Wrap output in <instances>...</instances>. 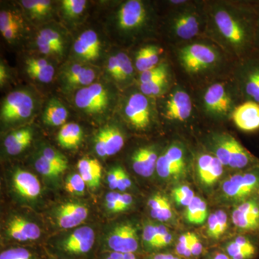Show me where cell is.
Wrapping results in <instances>:
<instances>
[{
    "mask_svg": "<svg viewBox=\"0 0 259 259\" xmlns=\"http://www.w3.org/2000/svg\"><path fill=\"white\" fill-rule=\"evenodd\" d=\"M205 37L236 61L253 54L259 2H205Z\"/></svg>",
    "mask_w": 259,
    "mask_h": 259,
    "instance_id": "6da1fadb",
    "label": "cell"
},
{
    "mask_svg": "<svg viewBox=\"0 0 259 259\" xmlns=\"http://www.w3.org/2000/svg\"><path fill=\"white\" fill-rule=\"evenodd\" d=\"M176 58L189 77L207 83L220 79L230 57L209 39L199 38L177 45Z\"/></svg>",
    "mask_w": 259,
    "mask_h": 259,
    "instance_id": "7a4b0ae2",
    "label": "cell"
},
{
    "mask_svg": "<svg viewBox=\"0 0 259 259\" xmlns=\"http://www.w3.org/2000/svg\"><path fill=\"white\" fill-rule=\"evenodd\" d=\"M243 102L231 77L205 83L197 100L201 112L215 121L231 120L233 112Z\"/></svg>",
    "mask_w": 259,
    "mask_h": 259,
    "instance_id": "3957f363",
    "label": "cell"
},
{
    "mask_svg": "<svg viewBox=\"0 0 259 259\" xmlns=\"http://www.w3.org/2000/svg\"><path fill=\"white\" fill-rule=\"evenodd\" d=\"M168 19V32L177 45L197 40L206 35L205 2L187 1L173 7Z\"/></svg>",
    "mask_w": 259,
    "mask_h": 259,
    "instance_id": "277c9868",
    "label": "cell"
},
{
    "mask_svg": "<svg viewBox=\"0 0 259 259\" xmlns=\"http://www.w3.org/2000/svg\"><path fill=\"white\" fill-rule=\"evenodd\" d=\"M207 145L210 153L217 157L224 166L245 170L259 163L258 158L228 133H212L207 139Z\"/></svg>",
    "mask_w": 259,
    "mask_h": 259,
    "instance_id": "5b68a950",
    "label": "cell"
},
{
    "mask_svg": "<svg viewBox=\"0 0 259 259\" xmlns=\"http://www.w3.org/2000/svg\"><path fill=\"white\" fill-rule=\"evenodd\" d=\"M259 194V163L235 174L223 181V200L237 204Z\"/></svg>",
    "mask_w": 259,
    "mask_h": 259,
    "instance_id": "8992f818",
    "label": "cell"
},
{
    "mask_svg": "<svg viewBox=\"0 0 259 259\" xmlns=\"http://www.w3.org/2000/svg\"><path fill=\"white\" fill-rule=\"evenodd\" d=\"M231 78L243 102L252 101L259 105V54L253 53L242 60L236 61Z\"/></svg>",
    "mask_w": 259,
    "mask_h": 259,
    "instance_id": "52a82bcc",
    "label": "cell"
},
{
    "mask_svg": "<svg viewBox=\"0 0 259 259\" xmlns=\"http://www.w3.org/2000/svg\"><path fill=\"white\" fill-rule=\"evenodd\" d=\"M192 97L183 87L176 84L166 94L162 103V115L167 120L175 123L188 122L194 115Z\"/></svg>",
    "mask_w": 259,
    "mask_h": 259,
    "instance_id": "ba28073f",
    "label": "cell"
},
{
    "mask_svg": "<svg viewBox=\"0 0 259 259\" xmlns=\"http://www.w3.org/2000/svg\"><path fill=\"white\" fill-rule=\"evenodd\" d=\"M119 28L127 33H138L149 23L151 12L148 5L140 0H128L121 5L117 15Z\"/></svg>",
    "mask_w": 259,
    "mask_h": 259,
    "instance_id": "9c48e42d",
    "label": "cell"
},
{
    "mask_svg": "<svg viewBox=\"0 0 259 259\" xmlns=\"http://www.w3.org/2000/svg\"><path fill=\"white\" fill-rule=\"evenodd\" d=\"M187 158L185 146L180 141L172 143L158 157L156 170L158 176L163 179L182 176L187 168Z\"/></svg>",
    "mask_w": 259,
    "mask_h": 259,
    "instance_id": "30bf717a",
    "label": "cell"
},
{
    "mask_svg": "<svg viewBox=\"0 0 259 259\" xmlns=\"http://www.w3.org/2000/svg\"><path fill=\"white\" fill-rule=\"evenodd\" d=\"M154 113L150 97L141 92L131 94L127 97L124 106V114L127 122L134 128L141 131L147 129L152 123Z\"/></svg>",
    "mask_w": 259,
    "mask_h": 259,
    "instance_id": "8fae6325",
    "label": "cell"
},
{
    "mask_svg": "<svg viewBox=\"0 0 259 259\" xmlns=\"http://www.w3.org/2000/svg\"><path fill=\"white\" fill-rule=\"evenodd\" d=\"M76 107L90 115L101 114L110 105V95L107 89L100 83L81 88L74 99Z\"/></svg>",
    "mask_w": 259,
    "mask_h": 259,
    "instance_id": "7c38bea8",
    "label": "cell"
},
{
    "mask_svg": "<svg viewBox=\"0 0 259 259\" xmlns=\"http://www.w3.org/2000/svg\"><path fill=\"white\" fill-rule=\"evenodd\" d=\"M34 110V100L25 91H15L8 94L1 107L2 120L7 122L28 118Z\"/></svg>",
    "mask_w": 259,
    "mask_h": 259,
    "instance_id": "4fadbf2b",
    "label": "cell"
},
{
    "mask_svg": "<svg viewBox=\"0 0 259 259\" xmlns=\"http://www.w3.org/2000/svg\"><path fill=\"white\" fill-rule=\"evenodd\" d=\"M231 217L238 229L259 236V194L238 204Z\"/></svg>",
    "mask_w": 259,
    "mask_h": 259,
    "instance_id": "5bb4252c",
    "label": "cell"
},
{
    "mask_svg": "<svg viewBox=\"0 0 259 259\" xmlns=\"http://www.w3.org/2000/svg\"><path fill=\"white\" fill-rule=\"evenodd\" d=\"M95 242L93 230L90 227H81L63 241L60 250L69 256L83 257L93 250Z\"/></svg>",
    "mask_w": 259,
    "mask_h": 259,
    "instance_id": "9a60e30c",
    "label": "cell"
},
{
    "mask_svg": "<svg viewBox=\"0 0 259 259\" xmlns=\"http://www.w3.org/2000/svg\"><path fill=\"white\" fill-rule=\"evenodd\" d=\"M139 247L136 228L129 223L117 226L107 238V248L110 252L137 254Z\"/></svg>",
    "mask_w": 259,
    "mask_h": 259,
    "instance_id": "2e32d148",
    "label": "cell"
},
{
    "mask_svg": "<svg viewBox=\"0 0 259 259\" xmlns=\"http://www.w3.org/2000/svg\"><path fill=\"white\" fill-rule=\"evenodd\" d=\"M259 236H238L225 245L223 251L231 259H257Z\"/></svg>",
    "mask_w": 259,
    "mask_h": 259,
    "instance_id": "e0dca14e",
    "label": "cell"
},
{
    "mask_svg": "<svg viewBox=\"0 0 259 259\" xmlns=\"http://www.w3.org/2000/svg\"><path fill=\"white\" fill-rule=\"evenodd\" d=\"M231 120L238 129L247 133L259 131V105L256 102H241L232 115Z\"/></svg>",
    "mask_w": 259,
    "mask_h": 259,
    "instance_id": "ac0fdd59",
    "label": "cell"
},
{
    "mask_svg": "<svg viewBox=\"0 0 259 259\" xmlns=\"http://www.w3.org/2000/svg\"><path fill=\"white\" fill-rule=\"evenodd\" d=\"M158 157L159 156L154 146L138 148L131 158L134 171L140 176L151 177L156 170Z\"/></svg>",
    "mask_w": 259,
    "mask_h": 259,
    "instance_id": "d6986e66",
    "label": "cell"
},
{
    "mask_svg": "<svg viewBox=\"0 0 259 259\" xmlns=\"http://www.w3.org/2000/svg\"><path fill=\"white\" fill-rule=\"evenodd\" d=\"M76 55L87 61L96 60L101 51V42L97 32L88 30L82 32L74 42Z\"/></svg>",
    "mask_w": 259,
    "mask_h": 259,
    "instance_id": "ffe728a7",
    "label": "cell"
},
{
    "mask_svg": "<svg viewBox=\"0 0 259 259\" xmlns=\"http://www.w3.org/2000/svg\"><path fill=\"white\" fill-rule=\"evenodd\" d=\"M88 209L83 204L67 203L58 210L57 223L60 228L70 229L79 226L87 219Z\"/></svg>",
    "mask_w": 259,
    "mask_h": 259,
    "instance_id": "44dd1931",
    "label": "cell"
},
{
    "mask_svg": "<svg viewBox=\"0 0 259 259\" xmlns=\"http://www.w3.org/2000/svg\"><path fill=\"white\" fill-rule=\"evenodd\" d=\"M8 233L13 239L19 242L35 241L40 236V228L36 224L20 217L10 221Z\"/></svg>",
    "mask_w": 259,
    "mask_h": 259,
    "instance_id": "7402d4cb",
    "label": "cell"
},
{
    "mask_svg": "<svg viewBox=\"0 0 259 259\" xmlns=\"http://www.w3.org/2000/svg\"><path fill=\"white\" fill-rule=\"evenodd\" d=\"M163 53V48L156 45H147L141 48L136 52L135 67L140 74L156 67L163 62L161 56Z\"/></svg>",
    "mask_w": 259,
    "mask_h": 259,
    "instance_id": "603a6c76",
    "label": "cell"
},
{
    "mask_svg": "<svg viewBox=\"0 0 259 259\" xmlns=\"http://www.w3.org/2000/svg\"><path fill=\"white\" fill-rule=\"evenodd\" d=\"M36 45L40 52L47 55H61L64 51V39L59 32L51 28L40 30Z\"/></svg>",
    "mask_w": 259,
    "mask_h": 259,
    "instance_id": "cb8c5ba5",
    "label": "cell"
},
{
    "mask_svg": "<svg viewBox=\"0 0 259 259\" xmlns=\"http://www.w3.org/2000/svg\"><path fill=\"white\" fill-rule=\"evenodd\" d=\"M13 181L15 190L25 198H36L40 193V182L30 172L18 170L15 172Z\"/></svg>",
    "mask_w": 259,
    "mask_h": 259,
    "instance_id": "d4e9b609",
    "label": "cell"
},
{
    "mask_svg": "<svg viewBox=\"0 0 259 259\" xmlns=\"http://www.w3.org/2000/svg\"><path fill=\"white\" fill-rule=\"evenodd\" d=\"M78 169L88 187L91 188L99 187L102 177V166L97 160L90 158H81L78 162Z\"/></svg>",
    "mask_w": 259,
    "mask_h": 259,
    "instance_id": "484cf974",
    "label": "cell"
},
{
    "mask_svg": "<svg viewBox=\"0 0 259 259\" xmlns=\"http://www.w3.org/2000/svg\"><path fill=\"white\" fill-rule=\"evenodd\" d=\"M105 145L106 156H113L123 147L125 139L123 135L115 126H106L99 131Z\"/></svg>",
    "mask_w": 259,
    "mask_h": 259,
    "instance_id": "4316f807",
    "label": "cell"
},
{
    "mask_svg": "<svg viewBox=\"0 0 259 259\" xmlns=\"http://www.w3.org/2000/svg\"><path fill=\"white\" fill-rule=\"evenodd\" d=\"M82 130L77 123L69 122L61 127L58 134V141L63 148L71 149L77 147L82 139Z\"/></svg>",
    "mask_w": 259,
    "mask_h": 259,
    "instance_id": "83f0119b",
    "label": "cell"
},
{
    "mask_svg": "<svg viewBox=\"0 0 259 259\" xmlns=\"http://www.w3.org/2000/svg\"><path fill=\"white\" fill-rule=\"evenodd\" d=\"M68 110L59 100L53 99L48 103L44 114V121L50 126L64 125L67 120Z\"/></svg>",
    "mask_w": 259,
    "mask_h": 259,
    "instance_id": "f1b7e54d",
    "label": "cell"
},
{
    "mask_svg": "<svg viewBox=\"0 0 259 259\" xmlns=\"http://www.w3.org/2000/svg\"><path fill=\"white\" fill-rule=\"evenodd\" d=\"M185 217L192 224H203L207 218V204L203 199L195 196L186 209Z\"/></svg>",
    "mask_w": 259,
    "mask_h": 259,
    "instance_id": "f546056e",
    "label": "cell"
},
{
    "mask_svg": "<svg viewBox=\"0 0 259 259\" xmlns=\"http://www.w3.org/2000/svg\"><path fill=\"white\" fill-rule=\"evenodd\" d=\"M171 89L170 78H164L148 83H140V92L148 97L163 96L166 95Z\"/></svg>",
    "mask_w": 259,
    "mask_h": 259,
    "instance_id": "4dcf8cb0",
    "label": "cell"
},
{
    "mask_svg": "<svg viewBox=\"0 0 259 259\" xmlns=\"http://www.w3.org/2000/svg\"><path fill=\"white\" fill-rule=\"evenodd\" d=\"M96 79V72L91 68L83 66L77 74L71 77L65 79V83L70 88H87L93 84Z\"/></svg>",
    "mask_w": 259,
    "mask_h": 259,
    "instance_id": "1f68e13d",
    "label": "cell"
},
{
    "mask_svg": "<svg viewBox=\"0 0 259 259\" xmlns=\"http://www.w3.org/2000/svg\"><path fill=\"white\" fill-rule=\"evenodd\" d=\"M164 78H170V67L168 63L163 61L156 67L141 73L139 76V82L148 83Z\"/></svg>",
    "mask_w": 259,
    "mask_h": 259,
    "instance_id": "d6a6232c",
    "label": "cell"
},
{
    "mask_svg": "<svg viewBox=\"0 0 259 259\" xmlns=\"http://www.w3.org/2000/svg\"><path fill=\"white\" fill-rule=\"evenodd\" d=\"M22 5L32 16L42 18L50 13L52 3L47 0H24Z\"/></svg>",
    "mask_w": 259,
    "mask_h": 259,
    "instance_id": "836d02e7",
    "label": "cell"
},
{
    "mask_svg": "<svg viewBox=\"0 0 259 259\" xmlns=\"http://www.w3.org/2000/svg\"><path fill=\"white\" fill-rule=\"evenodd\" d=\"M120 66L121 82H128L134 76V66L132 61L125 53L116 54Z\"/></svg>",
    "mask_w": 259,
    "mask_h": 259,
    "instance_id": "e575fe53",
    "label": "cell"
},
{
    "mask_svg": "<svg viewBox=\"0 0 259 259\" xmlns=\"http://www.w3.org/2000/svg\"><path fill=\"white\" fill-rule=\"evenodd\" d=\"M0 259H39V257L28 248L16 247L2 251Z\"/></svg>",
    "mask_w": 259,
    "mask_h": 259,
    "instance_id": "d590c367",
    "label": "cell"
},
{
    "mask_svg": "<svg viewBox=\"0 0 259 259\" xmlns=\"http://www.w3.org/2000/svg\"><path fill=\"white\" fill-rule=\"evenodd\" d=\"M42 156L63 171L68 168L67 158L54 148H46L42 151Z\"/></svg>",
    "mask_w": 259,
    "mask_h": 259,
    "instance_id": "8d00e7d4",
    "label": "cell"
},
{
    "mask_svg": "<svg viewBox=\"0 0 259 259\" xmlns=\"http://www.w3.org/2000/svg\"><path fill=\"white\" fill-rule=\"evenodd\" d=\"M26 71L32 79L37 80L40 82L49 83L54 78L55 69L52 65L49 64L44 67L26 69Z\"/></svg>",
    "mask_w": 259,
    "mask_h": 259,
    "instance_id": "74e56055",
    "label": "cell"
},
{
    "mask_svg": "<svg viewBox=\"0 0 259 259\" xmlns=\"http://www.w3.org/2000/svg\"><path fill=\"white\" fill-rule=\"evenodd\" d=\"M223 171H224V166L219 161V159L214 156L212 166H211L210 169H209L205 179L202 182V185L206 186V187L212 186L220 180V178L223 175Z\"/></svg>",
    "mask_w": 259,
    "mask_h": 259,
    "instance_id": "f35d334b",
    "label": "cell"
},
{
    "mask_svg": "<svg viewBox=\"0 0 259 259\" xmlns=\"http://www.w3.org/2000/svg\"><path fill=\"white\" fill-rule=\"evenodd\" d=\"M87 1L85 0H64L62 8L65 15L71 18L81 15L86 8Z\"/></svg>",
    "mask_w": 259,
    "mask_h": 259,
    "instance_id": "ab89813d",
    "label": "cell"
},
{
    "mask_svg": "<svg viewBox=\"0 0 259 259\" xmlns=\"http://www.w3.org/2000/svg\"><path fill=\"white\" fill-rule=\"evenodd\" d=\"M86 183L79 174H74L68 178L65 188L68 192L76 195H81L84 193Z\"/></svg>",
    "mask_w": 259,
    "mask_h": 259,
    "instance_id": "60d3db41",
    "label": "cell"
},
{
    "mask_svg": "<svg viewBox=\"0 0 259 259\" xmlns=\"http://www.w3.org/2000/svg\"><path fill=\"white\" fill-rule=\"evenodd\" d=\"M35 167L37 172L44 176L48 177H56L63 173L62 170L53 165L48 161L46 158L40 156L37 158L35 163Z\"/></svg>",
    "mask_w": 259,
    "mask_h": 259,
    "instance_id": "b9f144b4",
    "label": "cell"
},
{
    "mask_svg": "<svg viewBox=\"0 0 259 259\" xmlns=\"http://www.w3.org/2000/svg\"><path fill=\"white\" fill-rule=\"evenodd\" d=\"M174 198L180 205L187 207L195 197L193 191L188 186L183 185L177 187L173 191Z\"/></svg>",
    "mask_w": 259,
    "mask_h": 259,
    "instance_id": "7bdbcfd3",
    "label": "cell"
},
{
    "mask_svg": "<svg viewBox=\"0 0 259 259\" xmlns=\"http://www.w3.org/2000/svg\"><path fill=\"white\" fill-rule=\"evenodd\" d=\"M13 27H20V18L12 12L2 10L0 13V31H5Z\"/></svg>",
    "mask_w": 259,
    "mask_h": 259,
    "instance_id": "ee69618b",
    "label": "cell"
},
{
    "mask_svg": "<svg viewBox=\"0 0 259 259\" xmlns=\"http://www.w3.org/2000/svg\"><path fill=\"white\" fill-rule=\"evenodd\" d=\"M156 226L152 224H148L144 227V234H143V241L145 248L148 251L154 250L156 244Z\"/></svg>",
    "mask_w": 259,
    "mask_h": 259,
    "instance_id": "f6af8a7d",
    "label": "cell"
},
{
    "mask_svg": "<svg viewBox=\"0 0 259 259\" xmlns=\"http://www.w3.org/2000/svg\"><path fill=\"white\" fill-rule=\"evenodd\" d=\"M32 139V133H30V134L23 138V139L18 140L10 147L6 148L7 152L11 156H16V155L20 154L30 145Z\"/></svg>",
    "mask_w": 259,
    "mask_h": 259,
    "instance_id": "bcb514c9",
    "label": "cell"
},
{
    "mask_svg": "<svg viewBox=\"0 0 259 259\" xmlns=\"http://www.w3.org/2000/svg\"><path fill=\"white\" fill-rule=\"evenodd\" d=\"M190 250L192 259H198L204 254V245L199 237L194 233L191 235Z\"/></svg>",
    "mask_w": 259,
    "mask_h": 259,
    "instance_id": "7dc6e473",
    "label": "cell"
},
{
    "mask_svg": "<svg viewBox=\"0 0 259 259\" xmlns=\"http://www.w3.org/2000/svg\"><path fill=\"white\" fill-rule=\"evenodd\" d=\"M30 133H32L31 130L29 128H23L14 131V132L12 133V134L8 135L5 140L4 144L5 148L10 147L12 145L14 144L18 140L23 139V138L30 134Z\"/></svg>",
    "mask_w": 259,
    "mask_h": 259,
    "instance_id": "c3c4849f",
    "label": "cell"
},
{
    "mask_svg": "<svg viewBox=\"0 0 259 259\" xmlns=\"http://www.w3.org/2000/svg\"><path fill=\"white\" fill-rule=\"evenodd\" d=\"M218 228L219 221L216 212L212 213L207 219V234L209 238L213 240H218Z\"/></svg>",
    "mask_w": 259,
    "mask_h": 259,
    "instance_id": "681fc988",
    "label": "cell"
},
{
    "mask_svg": "<svg viewBox=\"0 0 259 259\" xmlns=\"http://www.w3.org/2000/svg\"><path fill=\"white\" fill-rule=\"evenodd\" d=\"M107 71L116 81H121L120 66L117 56H112L109 59L107 64Z\"/></svg>",
    "mask_w": 259,
    "mask_h": 259,
    "instance_id": "f907efd6",
    "label": "cell"
},
{
    "mask_svg": "<svg viewBox=\"0 0 259 259\" xmlns=\"http://www.w3.org/2000/svg\"><path fill=\"white\" fill-rule=\"evenodd\" d=\"M173 216V210H172L171 204H170L169 201L166 198L165 199L164 202L162 204L161 209L159 212L156 214L155 219H157L158 221H167L171 219Z\"/></svg>",
    "mask_w": 259,
    "mask_h": 259,
    "instance_id": "816d5d0a",
    "label": "cell"
},
{
    "mask_svg": "<svg viewBox=\"0 0 259 259\" xmlns=\"http://www.w3.org/2000/svg\"><path fill=\"white\" fill-rule=\"evenodd\" d=\"M218 218V221H219V228H218V239L223 236V235L226 233L227 229H228V215L226 212L223 210L216 211Z\"/></svg>",
    "mask_w": 259,
    "mask_h": 259,
    "instance_id": "f5cc1de1",
    "label": "cell"
},
{
    "mask_svg": "<svg viewBox=\"0 0 259 259\" xmlns=\"http://www.w3.org/2000/svg\"><path fill=\"white\" fill-rule=\"evenodd\" d=\"M120 195L121 194L116 192H110L107 194L106 197H105V202H106L107 208L110 212H115Z\"/></svg>",
    "mask_w": 259,
    "mask_h": 259,
    "instance_id": "db71d44e",
    "label": "cell"
},
{
    "mask_svg": "<svg viewBox=\"0 0 259 259\" xmlns=\"http://www.w3.org/2000/svg\"><path fill=\"white\" fill-rule=\"evenodd\" d=\"M133 203V197L131 194L124 193L121 194L118 204L116 208L115 212H122L131 207Z\"/></svg>",
    "mask_w": 259,
    "mask_h": 259,
    "instance_id": "11a10c76",
    "label": "cell"
},
{
    "mask_svg": "<svg viewBox=\"0 0 259 259\" xmlns=\"http://www.w3.org/2000/svg\"><path fill=\"white\" fill-rule=\"evenodd\" d=\"M119 172H120V167L113 168L108 174V180L109 186H110L111 190H115L117 189V181H118Z\"/></svg>",
    "mask_w": 259,
    "mask_h": 259,
    "instance_id": "9f6ffc18",
    "label": "cell"
},
{
    "mask_svg": "<svg viewBox=\"0 0 259 259\" xmlns=\"http://www.w3.org/2000/svg\"><path fill=\"white\" fill-rule=\"evenodd\" d=\"M104 259H139L136 253H121L117 252H110Z\"/></svg>",
    "mask_w": 259,
    "mask_h": 259,
    "instance_id": "6f0895ef",
    "label": "cell"
},
{
    "mask_svg": "<svg viewBox=\"0 0 259 259\" xmlns=\"http://www.w3.org/2000/svg\"><path fill=\"white\" fill-rule=\"evenodd\" d=\"M156 244H155L154 250H158V245H159L160 242H161L162 238L163 236L166 234L168 232V229L166 226H163V225H156Z\"/></svg>",
    "mask_w": 259,
    "mask_h": 259,
    "instance_id": "680465c9",
    "label": "cell"
},
{
    "mask_svg": "<svg viewBox=\"0 0 259 259\" xmlns=\"http://www.w3.org/2000/svg\"><path fill=\"white\" fill-rule=\"evenodd\" d=\"M20 28V27H13V28L8 29V30L2 32V35L8 41H11L18 36Z\"/></svg>",
    "mask_w": 259,
    "mask_h": 259,
    "instance_id": "91938a15",
    "label": "cell"
},
{
    "mask_svg": "<svg viewBox=\"0 0 259 259\" xmlns=\"http://www.w3.org/2000/svg\"><path fill=\"white\" fill-rule=\"evenodd\" d=\"M204 259H231L223 250H214L209 253Z\"/></svg>",
    "mask_w": 259,
    "mask_h": 259,
    "instance_id": "94428289",
    "label": "cell"
},
{
    "mask_svg": "<svg viewBox=\"0 0 259 259\" xmlns=\"http://www.w3.org/2000/svg\"><path fill=\"white\" fill-rule=\"evenodd\" d=\"M123 171L124 169H122V168L120 167L118 181H117V189L121 191V192H124V191L127 190V187H126L125 183H124L123 177H122V175H123Z\"/></svg>",
    "mask_w": 259,
    "mask_h": 259,
    "instance_id": "6125c7cd",
    "label": "cell"
},
{
    "mask_svg": "<svg viewBox=\"0 0 259 259\" xmlns=\"http://www.w3.org/2000/svg\"><path fill=\"white\" fill-rule=\"evenodd\" d=\"M254 53L259 54V17L258 23H257L256 32H255Z\"/></svg>",
    "mask_w": 259,
    "mask_h": 259,
    "instance_id": "be15d7a7",
    "label": "cell"
},
{
    "mask_svg": "<svg viewBox=\"0 0 259 259\" xmlns=\"http://www.w3.org/2000/svg\"><path fill=\"white\" fill-rule=\"evenodd\" d=\"M7 79V71L5 69V66L3 64L0 66V83L1 85L5 82V80Z\"/></svg>",
    "mask_w": 259,
    "mask_h": 259,
    "instance_id": "e7e4bbea",
    "label": "cell"
}]
</instances>
